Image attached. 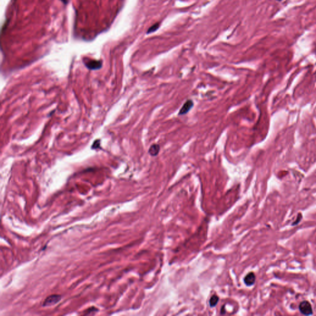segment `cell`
<instances>
[{
    "mask_svg": "<svg viewBox=\"0 0 316 316\" xmlns=\"http://www.w3.org/2000/svg\"><path fill=\"white\" fill-rule=\"evenodd\" d=\"M60 1L62 2L64 5H68L70 2V0H60Z\"/></svg>",
    "mask_w": 316,
    "mask_h": 316,
    "instance_id": "cell-10",
    "label": "cell"
},
{
    "mask_svg": "<svg viewBox=\"0 0 316 316\" xmlns=\"http://www.w3.org/2000/svg\"><path fill=\"white\" fill-rule=\"evenodd\" d=\"M256 280V276L253 272H250L246 275L244 279V283L247 286H251L253 285Z\"/></svg>",
    "mask_w": 316,
    "mask_h": 316,
    "instance_id": "cell-5",
    "label": "cell"
},
{
    "mask_svg": "<svg viewBox=\"0 0 316 316\" xmlns=\"http://www.w3.org/2000/svg\"><path fill=\"white\" fill-rule=\"evenodd\" d=\"M194 106V103L192 99L187 100L182 106L178 112V115H183L187 114Z\"/></svg>",
    "mask_w": 316,
    "mask_h": 316,
    "instance_id": "cell-4",
    "label": "cell"
},
{
    "mask_svg": "<svg viewBox=\"0 0 316 316\" xmlns=\"http://www.w3.org/2000/svg\"><path fill=\"white\" fill-rule=\"evenodd\" d=\"M61 299V296L59 295H53L47 297L43 304V306L48 307L55 305L57 302L60 301Z\"/></svg>",
    "mask_w": 316,
    "mask_h": 316,
    "instance_id": "cell-1",
    "label": "cell"
},
{
    "mask_svg": "<svg viewBox=\"0 0 316 316\" xmlns=\"http://www.w3.org/2000/svg\"><path fill=\"white\" fill-rule=\"evenodd\" d=\"M158 27H159L158 24H155V25H154L153 26H152L151 28H150V29H149V30H148V33H151V32H153V31L156 30V29H157Z\"/></svg>",
    "mask_w": 316,
    "mask_h": 316,
    "instance_id": "cell-8",
    "label": "cell"
},
{
    "mask_svg": "<svg viewBox=\"0 0 316 316\" xmlns=\"http://www.w3.org/2000/svg\"><path fill=\"white\" fill-rule=\"evenodd\" d=\"M84 64L85 66L90 70L99 69L102 67V62L100 60L85 59Z\"/></svg>",
    "mask_w": 316,
    "mask_h": 316,
    "instance_id": "cell-2",
    "label": "cell"
},
{
    "mask_svg": "<svg viewBox=\"0 0 316 316\" xmlns=\"http://www.w3.org/2000/svg\"><path fill=\"white\" fill-rule=\"evenodd\" d=\"M276 1H277V2H282V1H283V0H276Z\"/></svg>",
    "mask_w": 316,
    "mask_h": 316,
    "instance_id": "cell-11",
    "label": "cell"
},
{
    "mask_svg": "<svg viewBox=\"0 0 316 316\" xmlns=\"http://www.w3.org/2000/svg\"><path fill=\"white\" fill-rule=\"evenodd\" d=\"M300 312L305 315H310L312 314V309L310 304L306 301H302L299 306Z\"/></svg>",
    "mask_w": 316,
    "mask_h": 316,
    "instance_id": "cell-3",
    "label": "cell"
},
{
    "mask_svg": "<svg viewBox=\"0 0 316 316\" xmlns=\"http://www.w3.org/2000/svg\"><path fill=\"white\" fill-rule=\"evenodd\" d=\"M219 301V298L216 295H214L211 297V298L210 299V301H209V304L211 307H214L215 306L217 305V302Z\"/></svg>",
    "mask_w": 316,
    "mask_h": 316,
    "instance_id": "cell-7",
    "label": "cell"
},
{
    "mask_svg": "<svg viewBox=\"0 0 316 316\" xmlns=\"http://www.w3.org/2000/svg\"><path fill=\"white\" fill-rule=\"evenodd\" d=\"M159 151H160L159 145L158 144H153L150 147V148L148 150V153L150 154V156L154 157V156H156L159 154Z\"/></svg>",
    "mask_w": 316,
    "mask_h": 316,
    "instance_id": "cell-6",
    "label": "cell"
},
{
    "mask_svg": "<svg viewBox=\"0 0 316 316\" xmlns=\"http://www.w3.org/2000/svg\"><path fill=\"white\" fill-rule=\"evenodd\" d=\"M301 219H302V215H301V214H298V219H297L296 221H295V222H294V223L293 224V225H295L298 224L299 222V221L301 220Z\"/></svg>",
    "mask_w": 316,
    "mask_h": 316,
    "instance_id": "cell-9",
    "label": "cell"
}]
</instances>
